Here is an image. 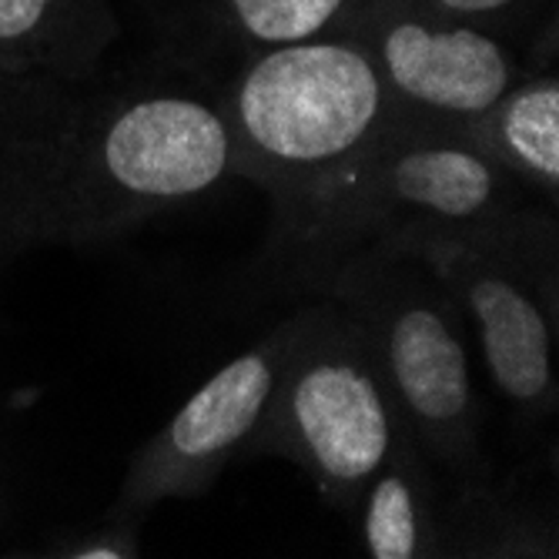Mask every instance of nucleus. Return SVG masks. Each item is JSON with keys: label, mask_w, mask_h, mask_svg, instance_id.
<instances>
[{"label": "nucleus", "mask_w": 559, "mask_h": 559, "mask_svg": "<svg viewBox=\"0 0 559 559\" xmlns=\"http://www.w3.org/2000/svg\"><path fill=\"white\" fill-rule=\"evenodd\" d=\"M362 546L372 559L442 556V510L429 473V452L399 426L382 466L369 476L359 506Z\"/></svg>", "instance_id": "9d476101"}, {"label": "nucleus", "mask_w": 559, "mask_h": 559, "mask_svg": "<svg viewBox=\"0 0 559 559\" xmlns=\"http://www.w3.org/2000/svg\"><path fill=\"white\" fill-rule=\"evenodd\" d=\"M309 292L342 305L362 329L372 362L402 423L452 473L479 466V399L460 305L416 259L355 251L322 272Z\"/></svg>", "instance_id": "20e7f679"}, {"label": "nucleus", "mask_w": 559, "mask_h": 559, "mask_svg": "<svg viewBox=\"0 0 559 559\" xmlns=\"http://www.w3.org/2000/svg\"><path fill=\"white\" fill-rule=\"evenodd\" d=\"M423 8L445 14L452 21H466L476 27H486V21H502L513 11H520L526 0H419Z\"/></svg>", "instance_id": "dca6fc26"}, {"label": "nucleus", "mask_w": 559, "mask_h": 559, "mask_svg": "<svg viewBox=\"0 0 559 559\" xmlns=\"http://www.w3.org/2000/svg\"><path fill=\"white\" fill-rule=\"evenodd\" d=\"M141 523L131 520H115L108 516L105 526H94L81 536H71L55 546L50 556H64V559H134L141 556Z\"/></svg>", "instance_id": "2eb2a0df"}, {"label": "nucleus", "mask_w": 559, "mask_h": 559, "mask_svg": "<svg viewBox=\"0 0 559 559\" xmlns=\"http://www.w3.org/2000/svg\"><path fill=\"white\" fill-rule=\"evenodd\" d=\"M301 325L305 309L198 385L181 409L134 452L111 506L115 520L141 523L165 499H191L218 483L225 466L245 455L251 432L259 429Z\"/></svg>", "instance_id": "0eeeda50"}, {"label": "nucleus", "mask_w": 559, "mask_h": 559, "mask_svg": "<svg viewBox=\"0 0 559 559\" xmlns=\"http://www.w3.org/2000/svg\"><path fill=\"white\" fill-rule=\"evenodd\" d=\"M31 124V108H4L0 100V245H17Z\"/></svg>", "instance_id": "4468645a"}, {"label": "nucleus", "mask_w": 559, "mask_h": 559, "mask_svg": "<svg viewBox=\"0 0 559 559\" xmlns=\"http://www.w3.org/2000/svg\"><path fill=\"white\" fill-rule=\"evenodd\" d=\"M231 178L238 155L222 97L147 87L91 108L55 100L34 162L24 245L111 241Z\"/></svg>", "instance_id": "f257e3e1"}, {"label": "nucleus", "mask_w": 559, "mask_h": 559, "mask_svg": "<svg viewBox=\"0 0 559 559\" xmlns=\"http://www.w3.org/2000/svg\"><path fill=\"white\" fill-rule=\"evenodd\" d=\"M359 0H222L228 27L255 50L332 34Z\"/></svg>", "instance_id": "ddd939ff"}, {"label": "nucleus", "mask_w": 559, "mask_h": 559, "mask_svg": "<svg viewBox=\"0 0 559 559\" xmlns=\"http://www.w3.org/2000/svg\"><path fill=\"white\" fill-rule=\"evenodd\" d=\"M402 426L362 329L335 301L305 305L269 409L245 455L285 460L352 513Z\"/></svg>", "instance_id": "423d86ee"}, {"label": "nucleus", "mask_w": 559, "mask_h": 559, "mask_svg": "<svg viewBox=\"0 0 559 559\" xmlns=\"http://www.w3.org/2000/svg\"><path fill=\"white\" fill-rule=\"evenodd\" d=\"M543 205L449 131L392 124L362 155L272 209L265 269L278 285L309 288L335 262L413 225H506ZM549 209V205H546Z\"/></svg>", "instance_id": "f03ea898"}, {"label": "nucleus", "mask_w": 559, "mask_h": 559, "mask_svg": "<svg viewBox=\"0 0 559 559\" xmlns=\"http://www.w3.org/2000/svg\"><path fill=\"white\" fill-rule=\"evenodd\" d=\"M460 138L523 185L543 205H559V81L556 74L520 78L496 105L473 118Z\"/></svg>", "instance_id": "1a4fd4ad"}, {"label": "nucleus", "mask_w": 559, "mask_h": 559, "mask_svg": "<svg viewBox=\"0 0 559 559\" xmlns=\"http://www.w3.org/2000/svg\"><path fill=\"white\" fill-rule=\"evenodd\" d=\"M369 251L409 255L449 288L520 423L556 413V209L533 205L506 225H413Z\"/></svg>", "instance_id": "39448f33"}, {"label": "nucleus", "mask_w": 559, "mask_h": 559, "mask_svg": "<svg viewBox=\"0 0 559 559\" xmlns=\"http://www.w3.org/2000/svg\"><path fill=\"white\" fill-rule=\"evenodd\" d=\"M469 536L452 546L449 556H556L559 539L552 520H539L533 510L486 483L463 492Z\"/></svg>", "instance_id": "f8f14e48"}, {"label": "nucleus", "mask_w": 559, "mask_h": 559, "mask_svg": "<svg viewBox=\"0 0 559 559\" xmlns=\"http://www.w3.org/2000/svg\"><path fill=\"white\" fill-rule=\"evenodd\" d=\"M68 31H78L94 55L108 21L94 11V0H0V64H55L61 74H74L81 61Z\"/></svg>", "instance_id": "9b49d317"}, {"label": "nucleus", "mask_w": 559, "mask_h": 559, "mask_svg": "<svg viewBox=\"0 0 559 559\" xmlns=\"http://www.w3.org/2000/svg\"><path fill=\"white\" fill-rule=\"evenodd\" d=\"M352 37L369 50L395 124L460 134L520 81L499 37L419 0H379Z\"/></svg>", "instance_id": "6e6552de"}, {"label": "nucleus", "mask_w": 559, "mask_h": 559, "mask_svg": "<svg viewBox=\"0 0 559 559\" xmlns=\"http://www.w3.org/2000/svg\"><path fill=\"white\" fill-rule=\"evenodd\" d=\"M238 178L282 209L379 141L392 105L369 50L352 34L259 50L222 97Z\"/></svg>", "instance_id": "7ed1b4c3"}]
</instances>
